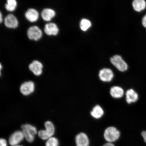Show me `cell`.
Instances as JSON below:
<instances>
[{"instance_id":"obj_1","label":"cell","mask_w":146,"mask_h":146,"mask_svg":"<svg viewBox=\"0 0 146 146\" xmlns=\"http://www.w3.org/2000/svg\"><path fill=\"white\" fill-rule=\"evenodd\" d=\"M21 128L27 141L30 143L33 141L35 135L38 133L36 128L30 124H26L22 126Z\"/></svg>"},{"instance_id":"obj_2","label":"cell","mask_w":146,"mask_h":146,"mask_svg":"<svg viewBox=\"0 0 146 146\" xmlns=\"http://www.w3.org/2000/svg\"><path fill=\"white\" fill-rule=\"evenodd\" d=\"M45 129L38 132V135L41 139L47 140L53 136L55 132V127L52 122L47 121L44 123Z\"/></svg>"},{"instance_id":"obj_3","label":"cell","mask_w":146,"mask_h":146,"mask_svg":"<svg viewBox=\"0 0 146 146\" xmlns=\"http://www.w3.org/2000/svg\"><path fill=\"white\" fill-rule=\"evenodd\" d=\"M120 132L116 127H108L104 133V137L108 142L112 143L119 138Z\"/></svg>"},{"instance_id":"obj_4","label":"cell","mask_w":146,"mask_h":146,"mask_svg":"<svg viewBox=\"0 0 146 146\" xmlns=\"http://www.w3.org/2000/svg\"><path fill=\"white\" fill-rule=\"evenodd\" d=\"M110 61L112 64L120 72H123L127 70V64L120 56L117 55L114 56L111 58Z\"/></svg>"},{"instance_id":"obj_5","label":"cell","mask_w":146,"mask_h":146,"mask_svg":"<svg viewBox=\"0 0 146 146\" xmlns=\"http://www.w3.org/2000/svg\"><path fill=\"white\" fill-rule=\"evenodd\" d=\"M24 138V135L22 131H16L12 133L9 137V143L12 146L17 145L23 141Z\"/></svg>"},{"instance_id":"obj_6","label":"cell","mask_w":146,"mask_h":146,"mask_svg":"<svg viewBox=\"0 0 146 146\" xmlns=\"http://www.w3.org/2000/svg\"><path fill=\"white\" fill-rule=\"evenodd\" d=\"M35 89V85L32 81L26 82L21 85L20 90L23 95L28 96L32 94Z\"/></svg>"},{"instance_id":"obj_7","label":"cell","mask_w":146,"mask_h":146,"mask_svg":"<svg viewBox=\"0 0 146 146\" xmlns=\"http://www.w3.org/2000/svg\"><path fill=\"white\" fill-rule=\"evenodd\" d=\"M27 34L29 39L37 40L42 37V33L39 27L34 26L30 27L28 29Z\"/></svg>"},{"instance_id":"obj_8","label":"cell","mask_w":146,"mask_h":146,"mask_svg":"<svg viewBox=\"0 0 146 146\" xmlns=\"http://www.w3.org/2000/svg\"><path fill=\"white\" fill-rule=\"evenodd\" d=\"M99 76L100 80L104 82H109L112 81L114 76L112 70L108 68H104L100 71Z\"/></svg>"},{"instance_id":"obj_9","label":"cell","mask_w":146,"mask_h":146,"mask_svg":"<svg viewBox=\"0 0 146 146\" xmlns=\"http://www.w3.org/2000/svg\"><path fill=\"white\" fill-rule=\"evenodd\" d=\"M43 66L42 64L38 61H34L29 66V68L36 76H39L42 72Z\"/></svg>"},{"instance_id":"obj_10","label":"cell","mask_w":146,"mask_h":146,"mask_svg":"<svg viewBox=\"0 0 146 146\" xmlns=\"http://www.w3.org/2000/svg\"><path fill=\"white\" fill-rule=\"evenodd\" d=\"M75 141L76 146H89V140L86 134L79 133L76 136Z\"/></svg>"},{"instance_id":"obj_11","label":"cell","mask_w":146,"mask_h":146,"mask_svg":"<svg viewBox=\"0 0 146 146\" xmlns=\"http://www.w3.org/2000/svg\"><path fill=\"white\" fill-rule=\"evenodd\" d=\"M4 23L5 26L10 28H15L18 26V20L15 16L12 14H9L5 18Z\"/></svg>"},{"instance_id":"obj_12","label":"cell","mask_w":146,"mask_h":146,"mask_svg":"<svg viewBox=\"0 0 146 146\" xmlns=\"http://www.w3.org/2000/svg\"><path fill=\"white\" fill-rule=\"evenodd\" d=\"M132 5L133 9L136 12H142L146 9L145 0H134Z\"/></svg>"},{"instance_id":"obj_13","label":"cell","mask_w":146,"mask_h":146,"mask_svg":"<svg viewBox=\"0 0 146 146\" xmlns=\"http://www.w3.org/2000/svg\"><path fill=\"white\" fill-rule=\"evenodd\" d=\"M138 98L137 93L133 89H129L126 93V100L128 104L135 103L138 100Z\"/></svg>"},{"instance_id":"obj_14","label":"cell","mask_w":146,"mask_h":146,"mask_svg":"<svg viewBox=\"0 0 146 146\" xmlns=\"http://www.w3.org/2000/svg\"><path fill=\"white\" fill-rule=\"evenodd\" d=\"M44 31L47 35H56L59 32V29L55 23H50L46 24Z\"/></svg>"},{"instance_id":"obj_15","label":"cell","mask_w":146,"mask_h":146,"mask_svg":"<svg viewBox=\"0 0 146 146\" xmlns=\"http://www.w3.org/2000/svg\"><path fill=\"white\" fill-rule=\"evenodd\" d=\"M25 17L27 20L31 22H35L39 17V13L35 9H30L25 13Z\"/></svg>"},{"instance_id":"obj_16","label":"cell","mask_w":146,"mask_h":146,"mask_svg":"<svg viewBox=\"0 0 146 146\" xmlns=\"http://www.w3.org/2000/svg\"><path fill=\"white\" fill-rule=\"evenodd\" d=\"M56 13L52 9L46 8L44 9L41 13L43 19L46 21H50L55 15Z\"/></svg>"},{"instance_id":"obj_17","label":"cell","mask_w":146,"mask_h":146,"mask_svg":"<svg viewBox=\"0 0 146 146\" xmlns=\"http://www.w3.org/2000/svg\"><path fill=\"white\" fill-rule=\"evenodd\" d=\"M110 94L112 97L119 98H121L124 94V90L122 88L119 86H114L111 88Z\"/></svg>"},{"instance_id":"obj_18","label":"cell","mask_w":146,"mask_h":146,"mask_svg":"<svg viewBox=\"0 0 146 146\" xmlns=\"http://www.w3.org/2000/svg\"><path fill=\"white\" fill-rule=\"evenodd\" d=\"M91 115L96 119H100L104 114V111L102 108L99 105H96L93 108L90 113Z\"/></svg>"},{"instance_id":"obj_19","label":"cell","mask_w":146,"mask_h":146,"mask_svg":"<svg viewBox=\"0 0 146 146\" xmlns=\"http://www.w3.org/2000/svg\"><path fill=\"white\" fill-rule=\"evenodd\" d=\"M17 6V2L15 0H8L5 5V8L7 11H13L15 10Z\"/></svg>"},{"instance_id":"obj_20","label":"cell","mask_w":146,"mask_h":146,"mask_svg":"<svg viewBox=\"0 0 146 146\" xmlns=\"http://www.w3.org/2000/svg\"><path fill=\"white\" fill-rule=\"evenodd\" d=\"M91 23L89 20L86 19H82L80 22V27L82 31H85L90 28Z\"/></svg>"},{"instance_id":"obj_21","label":"cell","mask_w":146,"mask_h":146,"mask_svg":"<svg viewBox=\"0 0 146 146\" xmlns=\"http://www.w3.org/2000/svg\"><path fill=\"white\" fill-rule=\"evenodd\" d=\"M59 140L55 137H52L47 140L45 146H59Z\"/></svg>"},{"instance_id":"obj_22","label":"cell","mask_w":146,"mask_h":146,"mask_svg":"<svg viewBox=\"0 0 146 146\" xmlns=\"http://www.w3.org/2000/svg\"><path fill=\"white\" fill-rule=\"evenodd\" d=\"M142 26L146 29V14L142 18L141 21Z\"/></svg>"},{"instance_id":"obj_23","label":"cell","mask_w":146,"mask_h":146,"mask_svg":"<svg viewBox=\"0 0 146 146\" xmlns=\"http://www.w3.org/2000/svg\"><path fill=\"white\" fill-rule=\"evenodd\" d=\"M0 146H7L6 140L4 139L1 138L0 140Z\"/></svg>"},{"instance_id":"obj_24","label":"cell","mask_w":146,"mask_h":146,"mask_svg":"<svg viewBox=\"0 0 146 146\" xmlns=\"http://www.w3.org/2000/svg\"><path fill=\"white\" fill-rule=\"evenodd\" d=\"M141 135L144 141L146 143V131H143L141 132Z\"/></svg>"},{"instance_id":"obj_25","label":"cell","mask_w":146,"mask_h":146,"mask_svg":"<svg viewBox=\"0 0 146 146\" xmlns=\"http://www.w3.org/2000/svg\"><path fill=\"white\" fill-rule=\"evenodd\" d=\"M103 146H115V145L112 143L108 142V143L105 144Z\"/></svg>"},{"instance_id":"obj_26","label":"cell","mask_w":146,"mask_h":146,"mask_svg":"<svg viewBox=\"0 0 146 146\" xmlns=\"http://www.w3.org/2000/svg\"><path fill=\"white\" fill-rule=\"evenodd\" d=\"M2 21V14L1 13H0V22L1 23Z\"/></svg>"},{"instance_id":"obj_27","label":"cell","mask_w":146,"mask_h":146,"mask_svg":"<svg viewBox=\"0 0 146 146\" xmlns=\"http://www.w3.org/2000/svg\"><path fill=\"white\" fill-rule=\"evenodd\" d=\"M23 146V145H16V146Z\"/></svg>"}]
</instances>
